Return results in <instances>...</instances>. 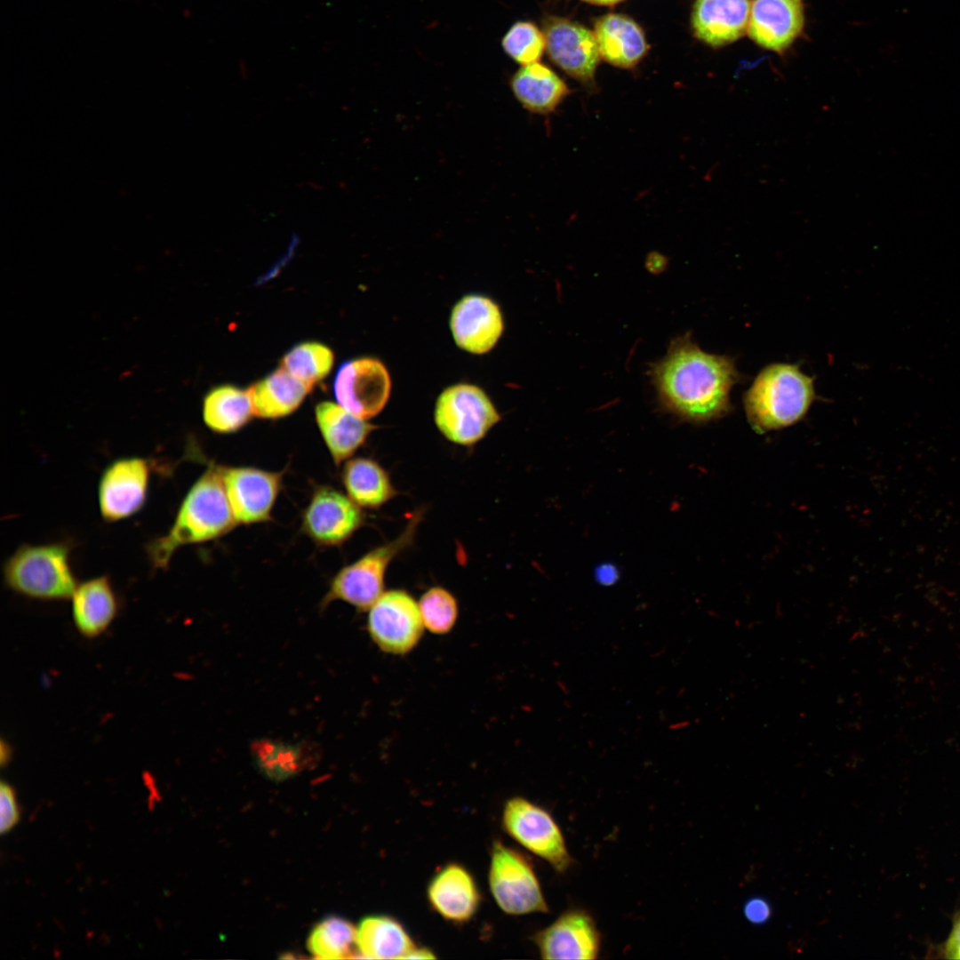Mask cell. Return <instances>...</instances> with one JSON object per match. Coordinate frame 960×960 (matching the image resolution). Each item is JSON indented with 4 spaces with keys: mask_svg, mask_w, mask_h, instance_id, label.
<instances>
[{
    "mask_svg": "<svg viewBox=\"0 0 960 960\" xmlns=\"http://www.w3.org/2000/svg\"><path fill=\"white\" fill-rule=\"evenodd\" d=\"M450 329L460 348L481 355L490 351L500 338L503 316L499 305L491 298L467 294L451 311Z\"/></svg>",
    "mask_w": 960,
    "mask_h": 960,
    "instance_id": "16",
    "label": "cell"
},
{
    "mask_svg": "<svg viewBox=\"0 0 960 960\" xmlns=\"http://www.w3.org/2000/svg\"><path fill=\"white\" fill-rule=\"evenodd\" d=\"M434 420L447 440L468 446L482 440L500 421V415L481 388L459 383L449 386L439 395Z\"/></svg>",
    "mask_w": 960,
    "mask_h": 960,
    "instance_id": "7",
    "label": "cell"
},
{
    "mask_svg": "<svg viewBox=\"0 0 960 960\" xmlns=\"http://www.w3.org/2000/svg\"><path fill=\"white\" fill-rule=\"evenodd\" d=\"M429 905L444 919L463 924L476 913L481 895L473 876L462 865L451 862L437 870L427 887Z\"/></svg>",
    "mask_w": 960,
    "mask_h": 960,
    "instance_id": "18",
    "label": "cell"
},
{
    "mask_svg": "<svg viewBox=\"0 0 960 960\" xmlns=\"http://www.w3.org/2000/svg\"><path fill=\"white\" fill-rule=\"evenodd\" d=\"M508 56L522 66L538 62L546 49L543 31L532 22L514 23L501 40Z\"/></svg>",
    "mask_w": 960,
    "mask_h": 960,
    "instance_id": "32",
    "label": "cell"
},
{
    "mask_svg": "<svg viewBox=\"0 0 960 960\" xmlns=\"http://www.w3.org/2000/svg\"><path fill=\"white\" fill-rule=\"evenodd\" d=\"M360 957L406 959L417 947L404 926L395 917L373 915L362 919L356 933Z\"/></svg>",
    "mask_w": 960,
    "mask_h": 960,
    "instance_id": "26",
    "label": "cell"
},
{
    "mask_svg": "<svg viewBox=\"0 0 960 960\" xmlns=\"http://www.w3.org/2000/svg\"><path fill=\"white\" fill-rule=\"evenodd\" d=\"M236 525L238 524L229 505L219 465L208 462L205 470L187 492L167 532L146 545L151 568L168 569L178 548L216 540Z\"/></svg>",
    "mask_w": 960,
    "mask_h": 960,
    "instance_id": "2",
    "label": "cell"
},
{
    "mask_svg": "<svg viewBox=\"0 0 960 960\" xmlns=\"http://www.w3.org/2000/svg\"><path fill=\"white\" fill-rule=\"evenodd\" d=\"M391 391L388 369L375 357L362 356L339 367L333 393L339 404L358 418L376 416L386 405Z\"/></svg>",
    "mask_w": 960,
    "mask_h": 960,
    "instance_id": "11",
    "label": "cell"
},
{
    "mask_svg": "<svg viewBox=\"0 0 960 960\" xmlns=\"http://www.w3.org/2000/svg\"><path fill=\"white\" fill-rule=\"evenodd\" d=\"M364 513L348 495L328 485L315 488L301 516L302 532L319 546H339L363 525Z\"/></svg>",
    "mask_w": 960,
    "mask_h": 960,
    "instance_id": "13",
    "label": "cell"
},
{
    "mask_svg": "<svg viewBox=\"0 0 960 960\" xmlns=\"http://www.w3.org/2000/svg\"><path fill=\"white\" fill-rule=\"evenodd\" d=\"M941 948L944 957L960 959V910L953 917L952 929Z\"/></svg>",
    "mask_w": 960,
    "mask_h": 960,
    "instance_id": "34",
    "label": "cell"
},
{
    "mask_svg": "<svg viewBox=\"0 0 960 960\" xmlns=\"http://www.w3.org/2000/svg\"><path fill=\"white\" fill-rule=\"evenodd\" d=\"M804 10L803 0H754L748 34L759 46L782 53L804 28Z\"/></svg>",
    "mask_w": 960,
    "mask_h": 960,
    "instance_id": "17",
    "label": "cell"
},
{
    "mask_svg": "<svg viewBox=\"0 0 960 960\" xmlns=\"http://www.w3.org/2000/svg\"><path fill=\"white\" fill-rule=\"evenodd\" d=\"M501 825L510 837L556 872L564 873L572 865L564 835L544 808L522 796L511 797L504 805Z\"/></svg>",
    "mask_w": 960,
    "mask_h": 960,
    "instance_id": "8",
    "label": "cell"
},
{
    "mask_svg": "<svg viewBox=\"0 0 960 960\" xmlns=\"http://www.w3.org/2000/svg\"><path fill=\"white\" fill-rule=\"evenodd\" d=\"M510 88L524 108L541 115L555 111L570 93L564 81L539 61L522 66L512 76Z\"/></svg>",
    "mask_w": 960,
    "mask_h": 960,
    "instance_id": "24",
    "label": "cell"
},
{
    "mask_svg": "<svg viewBox=\"0 0 960 960\" xmlns=\"http://www.w3.org/2000/svg\"><path fill=\"white\" fill-rule=\"evenodd\" d=\"M424 628L419 604L407 591H385L368 610L369 636L383 652L407 654L418 645Z\"/></svg>",
    "mask_w": 960,
    "mask_h": 960,
    "instance_id": "9",
    "label": "cell"
},
{
    "mask_svg": "<svg viewBox=\"0 0 960 960\" xmlns=\"http://www.w3.org/2000/svg\"><path fill=\"white\" fill-rule=\"evenodd\" d=\"M204 424L218 434H231L244 427L254 415L248 389L225 384L207 392L202 407Z\"/></svg>",
    "mask_w": 960,
    "mask_h": 960,
    "instance_id": "28",
    "label": "cell"
},
{
    "mask_svg": "<svg viewBox=\"0 0 960 960\" xmlns=\"http://www.w3.org/2000/svg\"><path fill=\"white\" fill-rule=\"evenodd\" d=\"M69 542L23 544L4 563L6 587L41 601L70 599L78 582L73 572Z\"/></svg>",
    "mask_w": 960,
    "mask_h": 960,
    "instance_id": "4",
    "label": "cell"
},
{
    "mask_svg": "<svg viewBox=\"0 0 960 960\" xmlns=\"http://www.w3.org/2000/svg\"><path fill=\"white\" fill-rule=\"evenodd\" d=\"M532 940L543 959H596L601 948L593 916L580 908L564 911Z\"/></svg>",
    "mask_w": 960,
    "mask_h": 960,
    "instance_id": "15",
    "label": "cell"
},
{
    "mask_svg": "<svg viewBox=\"0 0 960 960\" xmlns=\"http://www.w3.org/2000/svg\"><path fill=\"white\" fill-rule=\"evenodd\" d=\"M333 351L318 341H303L293 346L280 360V367L300 380L314 386L332 369Z\"/></svg>",
    "mask_w": 960,
    "mask_h": 960,
    "instance_id": "30",
    "label": "cell"
},
{
    "mask_svg": "<svg viewBox=\"0 0 960 960\" xmlns=\"http://www.w3.org/2000/svg\"><path fill=\"white\" fill-rule=\"evenodd\" d=\"M153 462L139 456L114 460L101 472L98 503L101 517L108 523L127 519L146 504Z\"/></svg>",
    "mask_w": 960,
    "mask_h": 960,
    "instance_id": "10",
    "label": "cell"
},
{
    "mask_svg": "<svg viewBox=\"0 0 960 960\" xmlns=\"http://www.w3.org/2000/svg\"><path fill=\"white\" fill-rule=\"evenodd\" d=\"M581 1H584V2H587V3H589V4H597V5H608V6H610V5H614V4L621 2L622 0H581Z\"/></svg>",
    "mask_w": 960,
    "mask_h": 960,
    "instance_id": "39",
    "label": "cell"
},
{
    "mask_svg": "<svg viewBox=\"0 0 960 960\" xmlns=\"http://www.w3.org/2000/svg\"><path fill=\"white\" fill-rule=\"evenodd\" d=\"M746 914L752 921L762 922L768 916L769 908L766 903L761 900H753L747 905Z\"/></svg>",
    "mask_w": 960,
    "mask_h": 960,
    "instance_id": "35",
    "label": "cell"
},
{
    "mask_svg": "<svg viewBox=\"0 0 960 960\" xmlns=\"http://www.w3.org/2000/svg\"><path fill=\"white\" fill-rule=\"evenodd\" d=\"M313 387L279 367L249 388L254 415L278 419L295 412Z\"/></svg>",
    "mask_w": 960,
    "mask_h": 960,
    "instance_id": "25",
    "label": "cell"
},
{
    "mask_svg": "<svg viewBox=\"0 0 960 960\" xmlns=\"http://www.w3.org/2000/svg\"><path fill=\"white\" fill-rule=\"evenodd\" d=\"M252 760L268 779L282 781L312 768L319 759L317 747L308 741L259 739L251 744Z\"/></svg>",
    "mask_w": 960,
    "mask_h": 960,
    "instance_id": "23",
    "label": "cell"
},
{
    "mask_svg": "<svg viewBox=\"0 0 960 960\" xmlns=\"http://www.w3.org/2000/svg\"><path fill=\"white\" fill-rule=\"evenodd\" d=\"M422 513H414L403 532L394 540L370 550L342 567L332 579L320 605L345 602L359 612H366L385 592V576L390 563L406 548L416 534Z\"/></svg>",
    "mask_w": 960,
    "mask_h": 960,
    "instance_id": "5",
    "label": "cell"
},
{
    "mask_svg": "<svg viewBox=\"0 0 960 960\" xmlns=\"http://www.w3.org/2000/svg\"><path fill=\"white\" fill-rule=\"evenodd\" d=\"M0 832H9L20 820V809L15 793L11 785L4 781L0 784Z\"/></svg>",
    "mask_w": 960,
    "mask_h": 960,
    "instance_id": "33",
    "label": "cell"
},
{
    "mask_svg": "<svg viewBox=\"0 0 960 960\" xmlns=\"http://www.w3.org/2000/svg\"><path fill=\"white\" fill-rule=\"evenodd\" d=\"M357 929L347 919L330 916L312 930L308 948L315 958L341 959L358 957Z\"/></svg>",
    "mask_w": 960,
    "mask_h": 960,
    "instance_id": "29",
    "label": "cell"
},
{
    "mask_svg": "<svg viewBox=\"0 0 960 960\" xmlns=\"http://www.w3.org/2000/svg\"><path fill=\"white\" fill-rule=\"evenodd\" d=\"M749 0H695L691 17L694 36L712 47L738 40L745 32Z\"/></svg>",
    "mask_w": 960,
    "mask_h": 960,
    "instance_id": "19",
    "label": "cell"
},
{
    "mask_svg": "<svg viewBox=\"0 0 960 960\" xmlns=\"http://www.w3.org/2000/svg\"><path fill=\"white\" fill-rule=\"evenodd\" d=\"M593 32L600 57L615 67L633 68L648 51L643 29L626 15L607 13L599 17Z\"/></svg>",
    "mask_w": 960,
    "mask_h": 960,
    "instance_id": "21",
    "label": "cell"
},
{
    "mask_svg": "<svg viewBox=\"0 0 960 960\" xmlns=\"http://www.w3.org/2000/svg\"><path fill=\"white\" fill-rule=\"evenodd\" d=\"M652 379L668 412L707 422L731 411L730 393L740 375L732 357L704 352L686 335L673 341L653 365Z\"/></svg>",
    "mask_w": 960,
    "mask_h": 960,
    "instance_id": "1",
    "label": "cell"
},
{
    "mask_svg": "<svg viewBox=\"0 0 960 960\" xmlns=\"http://www.w3.org/2000/svg\"><path fill=\"white\" fill-rule=\"evenodd\" d=\"M490 892L508 915L547 913L548 906L528 858L500 840L492 845L488 872Z\"/></svg>",
    "mask_w": 960,
    "mask_h": 960,
    "instance_id": "6",
    "label": "cell"
},
{
    "mask_svg": "<svg viewBox=\"0 0 960 960\" xmlns=\"http://www.w3.org/2000/svg\"><path fill=\"white\" fill-rule=\"evenodd\" d=\"M815 399L813 378L796 364H772L757 374L743 403L751 427L763 434L799 421Z\"/></svg>",
    "mask_w": 960,
    "mask_h": 960,
    "instance_id": "3",
    "label": "cell"
},
{
    "mask_svg": "<svg viewBox=\"0 0 960 960\" xmlns=\"http://www.w3.org/2000/svg\"><path fill=\"white\" fill-rule=\"evenodd\" d=\"M315 416L323 440L337 466L350 459L376 428L375 425L330 401L317 404Z\"/></svg>",
    "mask_w": 960,
    "mask_h": 960,
    "instance_id": "22",
    "label": "cell"
},
{
    "mask_svg": "<svg viewBox=\"0 0 960 960\" xmlns=\"http://www.w3.org/2000/svg\"><path fill=\"white\" fill-rule=\"evenodd\" d=\"M341 481L347 495L364 508H378L397 494L386 469L367 457L348 460L341 471Z\"/></svg>",
    "mask_w": 960,
    "mask_h": 960,
    "instance_id": "27",
    "label": "cell"
},
{
    "mask_svg": "<svg viewBox=\"0 0 960 960\" xmlns=\"http://www.w3.org/2000/svg\"><path fill=\"white\" fill-rule=\"evenodd\" d=\"M10 757H11L10 748L8 746L4 745V741H2V744H1V756H0V761H1L2 766L5 765L9 762Z\"/></svg>",
    "mask_w": 960,
    "mask_h": 960,
    "instance_id": "38",
    "label": "cell"
},
{
    "mask_svg": "<svg viewBox=\"0 0 960 960\" xmlns=\"http://www.w3.org/2000/svg\"><path fill=\"white\" fill-rule=\"evenodd\" d=\"M418 604L424 627L429 632L444 635L453 628L459 606L449 590L439 586L432 587L421 595Z\"/></svg>",
    "mask_w": 960,
    "mask_h": 960,
    "instance_id": "31",
    "label": "cell"
},
{
    "mask_svg": "<svg viewBox=\"0 0 960 960\" xmlns=\"http://www.w3.org/2000/svg\"><path fill=\"white\" fill-rule=\"evenodd\" d=\"M549 59L564 72L592 86L600 54L594 32L569 19L546 15L542 19Z\"/></svg>",
    "mask_w": 960,
    "mask_h": 960,
    "instance_id": "14",
    "label": "cell"
},
{
    "mask_svg": "<svg viewBox=\"0 0 960 960\" xmlns=\"http://www.w3.org/2000/svg\"><path fill=\"white\" fill-rule=\"evenodd\" d=\"M433 951L428 948L416 947L407 956L406 959H432L435 958Z\"/></svg>",
    "mask_w": 960,
    "mask_h": 960,
    "instance_id": "36",
    "label": "cell"
},
{
    "mask_svg": "<svg viewBox=\"0 0 960 960\" xmlns=\"http://www.w3.org/2000/svg\"><path fill=\"white\" fill-rule=\"evenodd\" d=\"M70 600L73 623L86 638L102 635L119 611L118 596L107 575L78 582Z\"/></svg>",
    "mask_w": 960,
    "mask_h": 960,
    "instance_id": "20",
    "label": "cell"
},
{
    "mask_svg": "<svg viewBox=\"0 0 960 960\" xmlns=\"http://www.w3.org/2000/svg\"><path fill=\"white\" fill-rule=\"evenodd\" d=\"M615 575V570L611 567H604L603 569H600L598 578L602 583L607 584L614 581Z\"/></svg>",
    "mask_w": 960,
    "mask_h": 960,
    "instance_id": "37",
    "label": "cell"
},
{
    "mask_svg": "<svg viewBox=\"0 0 960 960\" xmlns=\"http://www.w3.org/2000/svg\"><path fill=\"white\" fill-rule=\"evenodd\" d=\"M227 497L238 524L265 523L283 485L284 471L219 465Z\"/></svg>",
    "mask_w": 960,
    "mask_h": 960,
    "instance_id": "12",
    "label": "cell"
}]
</instances>
